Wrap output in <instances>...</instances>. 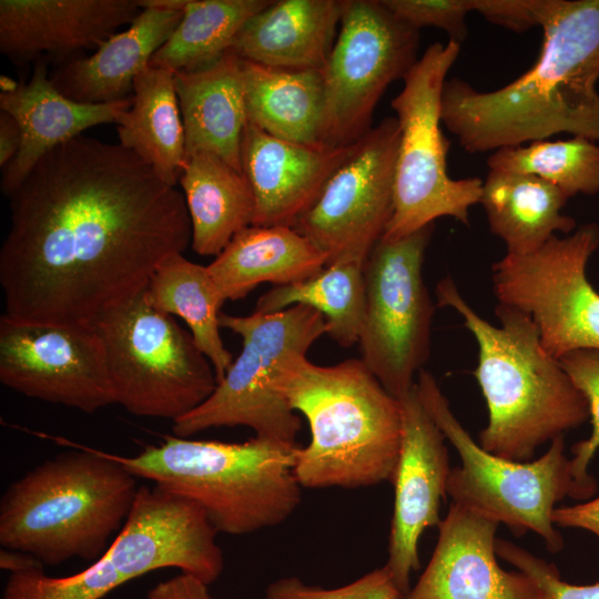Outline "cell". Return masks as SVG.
<instances>
[{
	"label": "cell",
	"mask_w": 599,
	"mask_h": 599,
	"mask_svg": "<svg viewBox=\"0 0 599 599\" xmlns=\"http://www.w3.org/2000/svg\"><path fill=\"white\" fill-rule=\"evenodd\" d=\"M185 133V159L210 152L242 172L241 142L246 125L242 60L231 50L195 71L174 72Z\"/></svg>",
	"instance_id": "obj_24"
},
{
	"label": "cell",
	"mask_w": 599,
	"mask_h": 599,
	"mask_svg": "<svg viewBox=\"0 0 599 599\" xmlns=\"http://www.w3.org/2000/svg\"><path fill=\"white\" fill-rule=\"evenodd\" d=\"M496 554L532 580L536 587L535 599H599V582H566L555 565L510 541L497 539Z\"/></svg>",
	"instance_id": "obj_37"
},
{
	"label": "cell",
	"mask_w": 599,
	"mask_h": 599,
	"mask_svg": "<svg viewBox=\"0 0 599 599\" xmlns=\"http://www.w3.org/2000/svg\"><path fill=\"white\" fill-rule=\"evenodd\" d=\"M434 224L396 241L379 240L365 265L362 361L399 399L415 386L430 351L435 305L423 277Z\"/></svg>",
	"instance_id": "obj_11"
},
{
	"label": "cell",
	"mask_w": 599,
	"mask_h": 599,
	"mask_svg": "<svg viewBox=\"0 0 599 599\" xmlns=\"http://www.w3.org/2000/svg\"><path fill=\"white\" fill-rule=\"evenodd\" d=\"M217 530L192 499L160 485L140 486L130 514L103 555L124 582L177 568L206 585L224 567Z\"/></svg>",
	"instance_id": "obj_16"
},
{
	"label": "cell",
	"mask_w": 599,
	"mask_h": 599,
	"mask_svg": "<svg viewBox=\"0 0 599 599\" xmlns=\"http://www.w3.org/2000/svg\"><path fill=\"white\" fill-rule=\"evenodd\" d=\"M12 481L0 500L1 548L42 565L98 561L123 527L138 477L109 453L71 444Z\"/></svg>",
	"instance_id": "obj_5"
},
{
	"label": "cell",
	"mask_w": 599,
	"mask_h": 599,
	"mask_svg": "<svg viewBox=\"0 0 599 599\" xmlns=\"http://www.w3.org/2000/svg\"><path fill=\"white\" fill-rule=\"evenodd\" d=\"M498 526L451 502L428 565L403 599H535L529 577L498 565Z\"/></svg>",
	"instance_id": "obj_18"
},
{
	"label": "cell",
	"mask_w": 599,
	"mask_h": 599,
	"mask_svg": "<svg viewBox=\"0 0 599 599\" xmlns=\"http://www.w3.org/2000/svg\"><path fill=\"white\" fill-rule=\"evenodd\" d=\"M183 11L144 8L121 32L103 41L87 58L73 59L51 78L67 98L87 104L110 103L133 91L136 75L167 41Z\"/></svg>",
	"instance_id": "obj_23"
},
{
	"label": "cell",
	"mask_w": 599,
	"mask_h": 599,
	"mask_svg": "<svg viewBox=\"0 0 599 599\" xmlns=\"http://www.w3.org/2000/svg\"><path fill=\"white\" fill-rule=\"evenodd\" d=\"M536 62L495 91L446 80L441 122L468 153L547 140L599 141V0H550Z\"/></svg>",
	"instance_id": "obj_2"
},
{
	"label": "cell",
	"mask_w": 599,
	"mask_h": 599,
	"mask_svg": "<svg viewBox=\"0 0 599 599\" xmlns=\"http://www.w3.org/2000/svg\"><path fill=\"white\" fill-rule=\"evenodd\" d=\"M390 570L376 568L356 580L333 589L311 586L298 577H285L268 585L266 599H403Z\"/></svg>",
	"instance_id": "obj_36"
},
{
	"label": "cell",
	"mask_w": 599,
	"mask_h": 599,
	"mask_svg": "<svg viewBox=\"0 0 599 599\" xmlns=\"http://www.w3.org/2000/svg\"><path fill=\"white\" fill-rule=\"evenodd\" d=\"M487 164L490 171L535 175L570 197L599 193V144L585 136L498 149Z\"/></svg>",
	"instance_id": "obj_33"
},
{
	"label": "cell",
	"mask_w": 599,
	"mask_h": 599,
	"mask_svg": "<svg viewBox=\"0 0 599 599\" xmlns=\"http://www.w3.org/2000/svg\"><path fill=\"white\" fill-rule=\"evenodd\" d=\"M242 75L247 122L274 138L324 149L322 70L277 69L242 60Z\"/></svg>",
	"instance_id": "obj_27"
},
{
	"label": "cell",
	"mask_w": 599,
	"mask_h": 599,
	"mask_svg": "<svg viewBox=\"0 0 599 599\" xmlns=\"http://www.w3.org/2000/svg\"><path fill=\"white\" fill-rule=\"evenodd\" d=\"M436 297L437 306L461 316L478 347L474 374L488 409L481 448L528 461L539 446L590 418L585 395L544 348L528 315L497 304L495 326L466 302L450 276L437 283Z\"/></svg>",
	"instance_id": "obj_3"
},
{
	"label": "cell",
	"mask_w": 599,
	"mask_h": 599,
	"mask_svg": "<svg viewBox=\"0 0 599 599\" xmlns=\"http://www.w3.org/2000/svg\"><path fill=\"white\" fill-rule=\"evenodd\" d=\"M116 124L119 144L175 187L185 163V133L174 72L149 63L134 79L132 104Z\"/></svg>",
	"instance_id": "obj_29"
},
{
	"label": "cell",
	"mask_w": 599,
	"mask_h": 599,
	"mask_svg": "<svg viewBox=\"0 0 599 599\" xmlns=\"http://www.w3.org/2000/svg\"><path fill=\"white\" fill-rule=\"evenodd\" d=\"M38 567H43V565L35 557L27 552L6 548H1L0 550V568L10 573Z\"/></svg>",
	"instance_id": "obj_43"
},
{
	"label": "cell",
	"mask_w": 599,
	"mask_h": 599,
	"mask_svg": "<svg viewBox=\"0 0 599 599\" xmlns=\"http://www.w3.org/2000/svg\"><path fill=\"white\" fill-rule=\"evenodd\" d=\"M270 3V0H189L180 23L150 64L173 72L209 67L231 49L247 20Z\"/></svg>",
	"instance_id": "obj_32"
},
{
	"label": "cell",
	"mask_w": 599,
	"mask_h": 599,
	"mask_svg": "<svg viewBox=\"0 0 599 599\" xmlns=\"http://www.w3.org/2000/svg\"><path fill=\"white\" fill-rule=\"evenodd\" d=\"M357 142L333 149L313 148L274 138L246 122L241 166L255 201L251 225L293 227L314 205L332 174L352 155Z\"/></svg>",
	"instance_id": "obj_19"
},
{
	"label": "cell",
	"mask_w": 599,
	"mask_h": 599,
	"mask_svg": "<svg viewBox=\"0 0 599 599\" xmlns=\"http://www.w3.org/2000/svg\"><path fill=\"white\" fill-rule=\"evenodd\" d=\"M416 388L425 409L461 460L448 478L447 494L453 502L506 525L515 535L532 531L550 552L560 551L564 539L552 522V511L566 497L581 500L570 459L565 455L564 436L550 441L536 460L506 459L473 439L429 372L419 370Z\"/></svg>",
	"instance_id": "obj_8"
},
{
	"label": "cell",
	"mask_w": 599,
	"mask_h": 599,
	"mask_svg": "<svg viewBox=\"0 0 599 599\" xmlns=\"http://www.w3.org/2000/svg\"><path fill=\"white\" fill-rule=\"evenodd\" d=\"M364 265L336 262L309 278L274 286L260 296L254 313L271 314L306 305L325 317L332 339L349 347L358 343L365 314Z\"/></svg>",
	"instance_id": "obj_31"
},
{
	"label": "cell",
	"mask_w": 599,
	"mask_h": 599,
	"mask_svg": "<svg viewBox=\"0 0 599 599\" xmlns=\"http://www.w3.org/2000/svg\"><path fill=\"white\" fill-rule=\"evenodd\" d=\"M154 308L181 317L200 351L211 362L217 383L233 363L220 334L223 298L207 266L196 264L183 253L166 257L144 290Z\"/></svg>",
	"instance_id": "obj_30"
},
{
	"label": "cell",
	"mask_w": 599,
	"mask_h": 599,
	"mask_svg": "<svg viewBox=\"0 0 599 599\" xmlns=\"http://www.w3.org/2000/svg\"><path fill=\"white\" fill-rule=\"evenodd\" d=\"M398 140L396 116L372 128L293 226L327 256L326 265L365 264L382 238L394 211Z\"/></svg>",
	"instance_id": "obj_14"
},
{
	"label": "cell",
	"mask_w": 599,
	"mask_h": 599,
	"mask_svg": "<svg viewBox=\"0 0 599 599\" xmlns=\"http://www.w3.org/2000/svg\"><path fill=\"white\" fill-rule=\"evenodd\" d=\"M575 385L585 395L591 420L590 436L572 445L571 473L581 499L591 498L597 481L588 466L599 449V349L586 348L570 352L558 359Z\"/></svg>",
	"instance_id": "obj_35"
},
{
	"label": "cell",
	"mask_w": 599,
	"mask_h": 599,
	"mask_svg": "<svg viewBox=\"0 0 599 599\" xmlns=\"http://www.w3.org/2000/svg\"><path fill=\"white\" fill-rule=\"evenodd\" d=\"M460 52V43L430 44L404 77L392 100L399 126L394 175V211L382 236L406 237L444 216L469 225V209L480 203L483 181L455 180L447 172L449 142L440 124V101L446 75Z\"/></svg>",
	"instance_id": "obj_9"
},
{
	"label": "cell",
	"mask_w": 599,
	"mask_h": 599,
	"mask_svg": "<svg viewBox=\"0 0 599 599\" xmlns=\"http://www.w3.org/2000/svg\"><path fill=\"white\" fill-rule=\"evenodd\" d=\"M131 104L132 97L99 104L75 102L55 88L45 62L38 60L28 83L0 93L1 111L18 121L22 134L18 154L3 167L1 191L9 197L45 154L91 126L116 123Z\"/></svg>",
	"instance_id": "obj_21"
},
{
	"label": "cell",
	"mask_w": 599,
	"mask_h": 599,
	"mask_svg": "<svg viewBox=\"0 0 599 599\" xmlns=\"http://www.w3.org/2000/svg\"><path fill=\"white\" fill-rule=\"evenodd\" d=\"M296 449L257 437L224 443L174 435L135 456L109 455L138 478L195 501L217 532L241 536L282 524L300 506Z\"/></svg>",
	"instance_id": "obj_6"
},
{
	"label": "cell",
	"mask_w": 599,
	"mask_h": 599,
	"mask_svg": "<svg viewBox=\"0 0 599 599\" xmlns=\"http://www.w3.org/2000/svg\"><path fill=\"white\" fill-rule=\"evenodd\" d=\"M220 324L242 338V351L209 398L173 422L174 435L187 438L213 427L245 426L257 438L298 448L301 418L278 383L284 367L306 356L328 333L325 317L306 305H294L271 314L221 313Z\"/></svg>",
	"instance_id": "obj_7"
},
{
	"label": "cell",
	"mask_w": 599,
	"mask_h": 599,
	"mask_svg": "<svg viewBox=\"0 0 599 599\" xmlns=\"http://www.w3.org/2000/svg\"><path fill=\"white\" fill-rule=\"evenodd\" d=\"M551 519L556 527L583 529L599 538V496L582 504L556 507Z\"/></svg>",
	"instance_id": "obj_41"
},
{
	"label": "cell",
	"mask_w": 599,
	"mask_h": 599,
	"mask_svg": "<svg viewBox=\"0 0 599 599\" xmlns=\"http://www.w3.org/2000/svg\"><path fill=\"white\" fill-rule=\"evenodd\" d=\"M399 20L420 30L435 27L446 31L449 40L461 43L467 35L466 14L473 11L471 0H382Z\"/></svg>",
	"instance_id": "obj_38"
},
{
	"label": "cell",
	"mask_w": 599,
	"mask_h": 599,
	"mask_svg": "<svg viewBox=\"0 0 599 599\" xmlns=\"http://www.w3.org/2000/svg\"><path fill=\"white\" fill-rule=\"evenodd\" d=\"M327 256L291 226L250 225L207 265L225 301H237L263 283L287 285L309 278Z\"/></svg>",
	"instance_id": "obj_25"
},
{
	"label": "cell",
	"mask_w": 599,
	"mask_h": 599,
	"mask_svg": "<svg viewBox=\"0 0 599 599\" xmlns=\"http://www.w3.org/2000/svg\"><path fill=\"white\" fill-rule=\"evenodd\" d=\"M124 583L102 556L84 570L67 577L47 576L43 567L10 573L1 599H101Z\"/></svg>",
	"instance_id": "obj_34"
},
{
	"label": "cell",
	"mask_w": 599,
	"mask_h": 599,
	"mask_svg": "<svg viewBox=\"0 0 599 599\" xmlns=\"http://www.w3.org/2000/svg\"><path fill=\"white\" fill-rule=\"evenodd\" d=\"M280 392L308 422L311 440L294 455L301 487L355 489L392 481L402 441V410L362 358L332 366L306 356L283 369Z\"/></svg>",
	"instance_id": "obj_4"
},
{
	"label": "cell",
	"mask_w": 599,
	"mask_h": 599,
	"mask_svg": "<svg viewBox=\"0 0 599 599\" xmlns=\"http://www.w3.org/2000/svg\"><path fill=\"white\" fill-rule=\"evenodd\" d=\"M598 247L599 225L587 223L532 253H506L493 264L498 304L528 315L541 345L557 359L578 349H599V292L587 277Z\"/></svg>",
	"instance_id": "obj_13"
},
{
	"label": "cell",
	"mask_w": 599,
	"mask_h": 599,
	"mask_svg": "<svg viewBox=\"0 0 599 599\" xmlns=\"http://www.w3.org/2000/svg\"><path fill=\"white\" fill-rule=\"evenodd\" d=\"M0 382L88 414L114 404L104 346L92 324L1 315Z\"/></svg>",
	"instance_id": "obj_15"
},
{
	"label": "cell",
	"mask_w": 599,
	"mask_h": 599,
	"mask_svg": "<svg viewBox=\"0 0 599 599\" xmlns=\"http://www.w3.org/2000/svg\"><path fill=\"white\" fill-rule=\"evenodd\" d=\"M21 129L8 112H0V165L6 167L18 154L21 146Z\"/></svg>",
	"instance_id": "obj_42"
},
{
	"label": "cell",
	"mask_w": 599,
	"mask_h": 599,
	"mask_svg": "<svg viewBox=\"0 0 599 599\" xmlns=\"http://www.w3.org/2000/svg\"><path fill=\"white\" fill-rule=\"evenodd\" d=\"M570 196L530 174L490 171L483 181L480 203L489 230L506 245L507 254L525 255L557 233L576 230L572 216L561 211Z\"/></svg>",
	"instance_id": "obj_26"
},
{
	"label": "cell",
	"mask_w": 599,
	"mask_h": 599,
	"mask_svg": "<svg viewBox=\"0 0 599 599\" xmlns=\"http://www.w3.org/2000/svg\"><path fill=\"white\" fill-rule=\"evenodd\" d=\"M92 325L104 346L114 404L126 412L174 422L215 389L214 368L191 333L151 306L144 291Z\"/></svg>",
	"instance_id": "obj_10"
},
{
	"label": "cell",
	"mask_w": 599,
	"mask_h": 599,
	"mask_svg": "<svg viewBox=\"0 0 599 599\" xmlns=\"http://www.w3.org/2000/svg\"><path fill=\"white\" fill-rule=\"evenodd\" d=\"M19 83L14 82L6 75H1V92H10L18 87Z\"/></svg>",
	"instance_id": "obj_44"
},
{
	"label": "cell",
	"mask_w": 599,
	"mask_h": 599,
	"mask_svg": "<svg viewBox=\"0 0 599 599\" xmlns=\"http://www.w3.org/2000/svg\"><path fill=\"white\" fill-rule=\"evenodd\" d=\"M9 199L0 285L12 317L92 324L191 245L183 193L121 144L79 135Z\"/></svg>",
	"instance_id": "obj_1"
},
{
	"label": "cell",
	"mask_w": 599,
	"mask_h": 599,
	"mask_svg": "<svg viewBox=\"0 0 599 599\" xmlns=\"http://www.w3.org/2000/svg\"><path fill=\"white\" fill-rule=\"evenodd\" d=\"M402 441L392 478L394 510L386 567L405 597L410 573L420 566L418 542L427 528L438 526L439 508L450 474L445 436L425 409L416 388L398 399Z\"/></svg>",
	"instance_id": "obj_17"
},
{
	"label": "cell",
	"mask_w": 599,
	"mask_h": 599,
	"mask_svg": "<svg viewBox=\"0 0 599 599\" xmlns=\"http://www.w3.org/2000/svg\"><path fill=\"white\" fill-rule=\"evenodd\" d=\"M473 11L515 32L540 27L550 0H471Z\"/></svg>",
	"instance_id": "obj_39"
},
{
	"label": "cell",
	"mask_w": 599,
	"mask_h": 599,
	"mask_svg": "<svg viewBox=\"0 0 599 599\" xmlns=\"http://www.w3.org/2000/svg\"><path fill=\"white\" fill-rule=\"evenodd\" d=\"M343 0H278L254 14L231 51L241 60L288 70H323L337 37Z\"/></svg>",
	"instance_id": "obj_22"
},
{
	"label": "cell",
	"mask_w": 599,
	"mask_h": 599,
	"mask_svg": "<svg viewBox=\"0 0 599 599\" xmlns=\"http://www.w3.org/2000/svg\"><path fill=\"white\" fill-rule=\"evenodd\" d=\"M187 207L191 246L202 256H217L252 224L255 201L244 174L210 152L185 159L180 177Z\"/></svg>",
	"instance_id": "obj_28"
},
{
	"label": "cell",
	"mask_w": 599,
	"mask_h": 599,
	"mask_svg": "<svg viewBox=\"0 0 599 599\" xmlns=\"http://www.w3.org/2000/svg\"><path fill=\"white\" fill-rule=\"evenodd\" d=\"M419 30L382 0H343L339 29L324 65L322 145H351L370 131L387 87L418 60Z\"/></svg>",
	"instance_id": "obj_12"
},
{
	"label": "cell",
	"mask_w": 599,
	"mask_h": 599,
	"mask_svg": "<svg viewBox=\"0 0 599 599\" xmlns=\"http://www.w3.org/2000/svg\"><path fill=\"white\" fill-rule=\"evenodd\" d=\"M145 599H215L209 591V585L200 579L181 573L161 581L151 588Z\"/></svg>",
	"instance_id": "obj_40"
},
{
	"label": "cell",
	"mask_w": 599,
	"mask_h": 599,
	"mask_svg": "<svg viewBox=\"0 0 599 599\" xmlns=\"http://www.w3.org/2000/svg\"><path fill=\"white\" fill-rule=\"evenodd\" d=\"M142 11L140 0H1L0 51L24 63L98 48Z\"/></svg>",
	"instance_id": "obj_20"
}]
</instances>
